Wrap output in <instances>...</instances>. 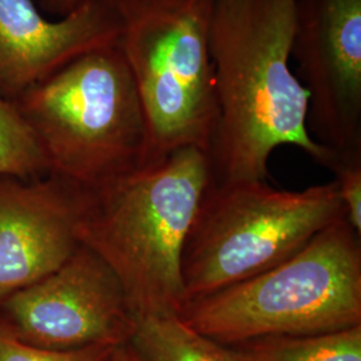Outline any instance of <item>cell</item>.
I'll list each match as a JSON object with an SVG mask.
<instances>
[{
  "label": "cell",
  "mask_w": 361,
  "mask_h": 361,
  "mask_svg": "<svg viewBox=\"0 0 361 361\" xmlns=\"http://www.w3.org/2000/svg\"><path fill=\"white\" fill-rule=\"evenodd\" d=\"M42 13L66 16L85 0H34Z\"/></svg>",
  "instance_id": "obj_16"
},
{
  "label": "cell",
  "mask_w": 361,
  "mask_h": 361,
  "mask_svg": "<svg viewBox=\"0 0 361 361\" xmlns=\"http://www.w3.org/2000/svg\"><path fill=\"white\" fill-rule=\"evenodd\" d=\"M116 348L113 345L73 350L39 348L19 340L0 319V361H111Z\"/></svg>",
  "instance_id": "obj_14"
},
{
  "label": "cell",
  "mask_w": 361,
  "mask_h": 361,
  "mask_svg": "<svg viewBox=\"0 0 361 361\" xmlns=\"http://www.w3.org/2000/svg\"><path fill=\"white\" fill-rule=\"evenodd\" d=\"M210 180L207 152L182 147L83 190L79 243L114 271L135 317L180 314L183 247Z\"/></svg>",
  "instance_id": "obj_2"
},
{
  "label": "cell",
  "mask_w": 361,
  "mask_h": 361,
  "mask_svg": "<svg viewBox=\"0 0 361 361\" xmlns=\"http://www.w3.org/2000/svg\"><path fill=\"white\" fill-rule=\"evenodd\" d=\"M296 0H214L210 54L219 107L212 182L267 180L274 149L292 145L325 168L337 155L308 130V91L290 70Z\"/></svg>",
  "instance_id": "obj_1"
},
{
  "label": "cell",
  "mask_w": 361,
  "mask_h": 361,
  "mask_svg": "<svg viewBox=\"0 0 361 361\" xmlns=\"http://www.w3.org/2000/svg\"><path fill=\"white\" fill-rule=\"evenodd\" d=\"M290 56L312 138L338 161L361 157V0H296Z\"/></svg>",
  "instance_id": "obj_8"
},
{
  "label": "cell",
  "mask_w": 361,
  "mask_h": 361,
  "mask_svg": "<svg viewBox=\"0 0 361 361\" xmlns=\"http://www.w3.org/2000/svg\"><path fill=\"white\" fill-rule=\"evenodd\" d=\"M180 316L231 347L361 325V237L341 217L293 256L185 305Z\"/></svg>",
  "instance_id": "obj_4"
},
{
  "label": "cell",
  "mask_w": 361,
  "mask_h": 361,
  "mask_svg": "<svg viewBox=\"0 0 361 361\" xmlns=\"http://www.w3.org/2000/svg\"><path fill=\"white\" fill-rule=\"evenodd\" d=\"M341 217L335 180L298 192L210 180L183 247V307L271 269Z\"/></svg>",
  "instance_id": "obj_5"
},
{
  "label": "cell",
  "mask_w": 361,
  "mask_h": 361,
  "mask_svg": "<svg viewBox=\"0 0 361 361\" xmlns=\"http://www.w3.org/2000/svg\"><path fill=\"white\" fill-rule=\"evenodd\" d=\"M111 361H145L142 357L137 353V350L131 347L130 343L121 344L114 349L113 360Z\"/></svg>",
  "instance_id": "obj_17"
},
{
  "label": "cell",
  "mask_w": 361,
  "mask_h": 361,
  "mask_svg": "<svg viewBox=\"0 0 361 361\" xmlns=\"http://www.w3.org/2000/svg\"><path fill=\"white\" fill-rule=\"evenodd\" d=\"M82 204L83 189L58 176H0V304L77 252Z\"/></svg>",
  "instance_id": "obj_9"
},
{
  "label": "cell",
  "mask_w": 361,
  "mask_h": 361,
  "mask_svg": "<svg viewBox=\"0 0 361 361\" xmlns=\"http://www.w3.org/2000/svg\"><path fill=\"white\" fill-rule=\"evenodd\" d=\"M121 20L113 0H85L50 20L34 0H0V94H20L86 52L116 44Z\"/></svg>",
  "instance_id": "obj_10"
},
{
  "label": "cell",
  "mask_w": 361,
  "mask_h": 361,
  "mask_svg": "<svg viewBox=\"0 0 361 361\" xmlns=\"http://www.w3.org/2000/svg\"><path fill=\"white\" fill-rule=\"evenodd\" d=\"M118 46L149 126L152 161L182 147L209 153L219 107L210 54L214 0H113Z\"/></svg>",
  "instance_id": "obj_6"
},
{
  "label": "cell",
  "mask_w": 361,
  "mask_h": 361,
  "mask_svg": "<svg viewBox=\"0 0 361 361\" xmlns=\"http://www.w3.org/2000/svg\"><path fill=\"white\" fill-rule=\"evenodd\" d=\"M129 343L145 361H250L243 349L197 332L178 313L135 317Z\"/></svg>",
  "instance_id": "obj_11"
},
{
  "label": "cell",
  "mask_w": 361,
  "mask_h": 361,
  "mask_svg": "<svg viewBox=\"0 0 361 361\" xmlns=\"http://www.w3.org/2000/svg\"><path fill=\"white\" fill-rule=\"evenodd\" d=\"M0 319L19 340L73 350L129 343L135 314L114 271L80 245L62 267L0 304Z\"/></svg>",
  "instance_id": "obj_7"
},
{
  "label": "cell",
  "mask_w": 361,
  "mask_h": 361,
  "mask_svg": "<svg viewBox=\"0 0 361 361\" xmlns=\"http://www.w3.org/2000/svg\"><path fill=\"white\" fill-rule=\"evenodd\" d=\"M235 347L250 361H361V325L316 335L265 337Z\"/></svg>",
  "instance_id": "obj_12"
},
{
  "label": "cell",
  "mask_w": 361,
  "mask_h": 361,
  "mask_svg": "<svg viewBox=\"0 0 361 361\" xmlns=\"http://www.w3.org/2000/svg\"><path fill=\"white\" fill-rule=\"evenodd\" d=\"M49 174L37 140L13 101L0 94V176L34 180Z\"/></svg>",
  "instance_id": "obj_13"
},
{
  "label": "cell",
  "mask_w": 361,
  "mask_h": 361,
  "mask_svg": "<svg viewBox=\"0 0 361 361\" xmlns=\"http://www.w3.org/2000/svg\"><path fill=\"white\" fill-rule=\"evenodd\" d=\"M332 170L345 217L361 237V157L340 159Z\"/></svg>",
  "instance_id": "obj_15"
},
{
  "label": "cell",
  "mask_w": 361,
  "mask_h": 361,
  "mask_svg": "<svg viewBox=\"0 0 361 361\" xmlns=\"http://www.w3.org/2000/svg\"><path fill=\"white\" fill-rule=\"evenodd\" d=\"M13 102L49 174L83 190L153 162L142 102L118 43L78 56Z\"/></svg>",
  "instance_id": "obj_3"
}]
</instances>
